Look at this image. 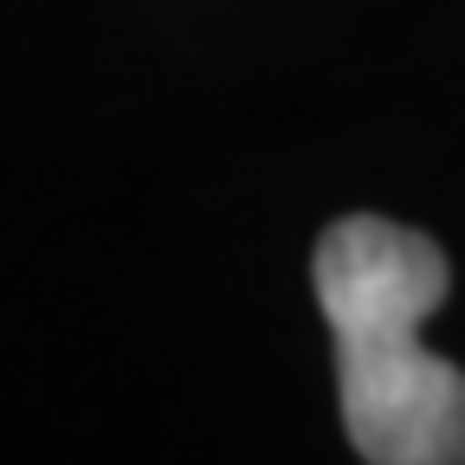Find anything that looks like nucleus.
Segmentation results:
<instances>
[{
  "label": "nucleus",
  "mask_w": 465,
  "mask_h": 465,
  "mask_svg": "<svg viewBox=\"0 0 465 465\" xmlns=\"http://www.w3.org/2000/svg\"><path fill=\"white\" fill-rule=\"evenodd\" d=\"M317 304L336 349L342 427L369 465H465V369L420 342L452 265L427 232L349 213L317 240Z\"/></svg>",
  "instance_id": "obj_1"
}]
</instances>
